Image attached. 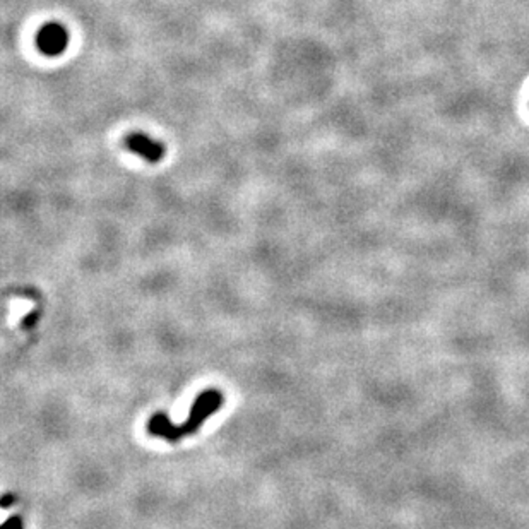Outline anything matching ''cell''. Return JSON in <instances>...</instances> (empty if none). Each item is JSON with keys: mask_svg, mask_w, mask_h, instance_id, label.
<instances>
[{"mask_svg": "<svg viewBox=\"0 0 529 529\" xmlns=\"http://www.w3.org/2000/svg\"><path fill=\"white\" fill-rule=\"evenodd\" d=\"M2 529H23V520H21L19 516H11V518L2 524Z\"/></svg>", "mask_w": 529, "mask_h": 529, "instance_id": "cell-4", "label": "cell"}, {"mask_svg": "<svg viewBox=\"0 0 529 529\" xmlns=\"http://www.w3.org/2000/svg\"><path fill=\"white\" fill-rule=\"evenodd\" d=\"M223 401L224 398L219 391H204L195 398L192 408H190L189 418L182 425H173L168 416L158 413L149 418L148 432L153 433L154 437L165 439L166 442H178L183 437L192 435V433L197 432L201 425L223 406Z\"/></svg>", "mask_w": 529, "mask_h": 529, "instance_id": "cell-1", "label": "cell"}, {"mask_svg": "<svg viewBox=\"0 0 529 529\" xmlns=\"http://www.w3.org/2000/svg\"><path fill=\"white\" fill-rule=\"evenodd\" d=\"M36 45H38V48L45 53V55H60V53L67 48L69 35L67 31H65V28L60 26L58 23H48L40 29Z\"/></svg>", "mask_w": 529, "mask_h": 529, "instance_id": "cell-2", "label": "cell"}, {"mask_svg": "<svg viewBox=\"0 0 529 529\" xmlns=\"http://www.w3.org/2000/svg\"><path fill=\"white\" fill-rule=\"evenodd\" d=\"M126 146L132 153L139 154L141 158L148 160L149 163H158L166 153V148L163 144L143 134V132H132V134H129L126 137Z\"/></svg>", "mask_w": 529, "mask_h": 529, "instance_id": "cell-3", "label": "cell"}]
</instances>
